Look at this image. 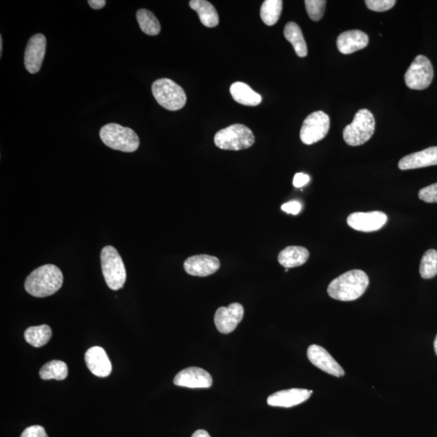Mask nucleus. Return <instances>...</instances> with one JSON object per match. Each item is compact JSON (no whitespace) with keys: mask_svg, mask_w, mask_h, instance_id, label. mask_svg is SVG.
Wrapping results in <instances>:
<instances>
[{"mask_svg":"<svg viewBox=\"0 0 437 437\" xmlns=\"http://www.w3.org/2000/svg\"><path fill=\"white\" fill-rule=\"evenodd\" d=\"M63 282V273L53 264H47L36 268L27 277L25 289L35 298H47L61 289Z\"/></svg>","mask_w":437,"mask_h":437,"instance_id":"obj_1","label":"nucleus"},{"mask_svg":"<svg viewBox=\"0 0 437 437\" xmlns=\"http://www.w3.org/2000/svg\"><path fill=\"white\" fill-rule=\"evenodd\" d=\"M370 279L361 270H352L344 273L331 282L327 293L331 298L341 302H352L361 298L366 291Z\"/></svg>","mask_w":437,"mask_h":437,"instance_id":"obj_2","label":"nucleus"},{"mask_svg":"<svg viewBox=\"0 0 437 437\" xmlns=\"http://www.w3.org/2000/svg\"><path fill=\"white\" fill-rule=\"evenodd\" d=\"M100 137L107 147L124 153L135 152L140 144L133 130L117 124L104 126L100 131Z\"/></svg>","mask_w":437,"mask_h":437,"instance_id":"obj_3","label":"nucleus"},{"mask_svg":"<svg viewBox=\"0 0 437 437\" xmlns=\"http://www.w3.org/2000/svg\"><path fill=\"white\" fill-rule=\"evenodd\" d=\"M101 263L104 279L109 288L115 291L121 289L126 280V271L117 250L111 245L104 247Z\"/></svg>","mask_w":437,"mask_h":437,"instance_id":"obj_4","label":"nucleus"},{"mask_svg":"<svg viewBox=\"0 0 437 437\" xmlns=\"http://www.w3.org/2000/svg\"><path fill=\"white\" fill-rule=\"evenodd\" d=\"M374 116L367 109H359L352 124L345 127L344 139L350 146L362 145L370 140L375 131Z\"/></svg>","mask_w":437,"mask_h":437,"instance_id":"obj_5","label":"nucleus"},{"mask_svg":"<svg viewBox=\"0 0 437 437\" xmlns=\"http://www.w3.org/2000/svg\"><path fill=\"white\" fill-rule=\"evenodd\" d=\"M214 142L218 148L240 151L251 147L255 138L248 126L234 124L218 131L214 138Z\"/></svg>","mask_w":437,"mask_h":437,"instance_id":"obj_6","label":"nucleus"},{"mask_svg":"<svg viewBox=\"0 0 437 437\" xmlns=\"http://www.w3.org/2000/svg\"><path fill=\"white\" fill-rule=\"evenodd\" d=\"M153 94L160 106L170 111H177L186 104V95L180 85L170 79H160L152 86Z\"/></svg>","mask_w":437,"mask_h":437,"instance_id":"obj_7","label":"nucleus"},{"mask_svg":"<svg viewBox=\"0 0 437 437\" xmlns=\"http://www.w3.org/2000/svg\"><path fill=\"white\" fill-rule=\"evenodd\" d=\"M434 76V67L429 59L418 56L405 74V83L414 90H423L429 87Z\"/></svg>","mask_w":437,"mask_h":437,"instance_id":"obj_8","label":"nucleus"},{"mask_svg":"<svg viewBox=\"0 0 437 437\" xmlns=\"http://www.w3.org/2000/svg\"><path fill=\"white\" fill-rule=\"evenodd\" d=\"M330 117L322 111L313 112L304 120L300 137L302 143L312 145L324 139L330 130Z\"/></svg>","mask_w":437,"mask_h":437,"instance_id":"obj_9","label":"nucleus"},{"mask_svg":"<svg viewBox=\"0 0 437 437\" xmlns=\"http://www.w3.org/2000/svg\"><path fill=\"white\" fill-rule=\"evenodd\" d=\"M244 313V308L239 303H233L227 307L218 308L214 317L216 329L222 334L231 333L243 320Z\"/></svg>","mask_w":437,"mask_h":437,"instance_id":"obj_10","label":"nucleus"},{"mask_svg":"<svg viewBox=\"0 0 437 437\" xmlns=\"http://www.w3.org/2000/svg\"><path fill=\"white\" fill-rule=\"evenodd\" d=\"M175 385L190 389H208L212 385V375L203 368H186L175 377Z\"/></svg>","mask_w":437,"mask_h":437,"instance_id":"obj_11","label":"nucleus"},{"mask_svg":"<svg viewBox=\"0 0 437 437\" xmlns=\"http://www.w3.org/2000/svg\"><path fill=\"white\" fill-rule=\"evenodd\" d=\"M387 221L388 217L384 212H356L348 217V225L355 230L370 233L381 229Z\"/></svg>","mask_w":437,"mask_h":437,"instance_id":"obj_12","label":"nucleus"},{"mask_svg":"<svg viewBox=\"0 0 437 437\" xmlns=\"http://www.w3.org/2000/svg\"><path fill=\"white\" fill-rule=\"evenodd\" d=\"M307 357L314 366L320 368L328 374L335 377H344L345 374L343 368L332 357L327 350L316 344L309 346L307 350Z\"/></svg>","mask_w":437,"mask_h":437,"instance_id":"obj_13","label":"nucleus"},{"mask_svg":"<svg viewBox=\"0 0 437 437\" xmlns=\"http://www.w3.org/2000/svg\"><path fill=\"white\" fill-rule=\"evenodd\" d=\"M47 49V38L43 34H36L30 39L25 52V66L31 74L38 72L42 67Z\"/></svg>","mask_w":437,"mask_h":437,"instance_id":"obj_14","label":"nucleus"},{"mask_svg":"<svg viewBox=\"0 0 437 437\" xmlns=\"http://www.w3.org/2000/svg\"><path fill=\"white\" fill-rule=\"evenodd\" d=\"M221 262L215 256L211 255H194L186 259L184 269L188 274L193 276L206 277L220 269Z\"/></svg>","mask_w":437,"mask_h":437,"instance_id":"obj_15","label":"nucleus"},{"mask_svg":"<svg viewBox=\"0 0 437 437\" xmlns=\"http://www.w3.org/2000/svg\"><path fill=\"white\" fill-rule=\"evenodd\" d=\"M313 390L290 389L278 391L267 398V404L271 407L289 408L306 402L311 398Z\"/></svg>","mask_w":437,"mask_h":437,"instance_id":"obj_16","label":"nucleus"},{"mask_svg":"<svg viewBox=\"0 0 437 437\" xmlns=\"http://www.w3.org/2000/svg\"><path fill=\"white\" fill-rule=\"evenodd\" d=\"M85 362L89 370L95 376L107 377L112 372V364L106 350L101 347H93L85 353Z\"/></svg>","mask_w":437,"mask_h":437,"instance_id":"obj_17","label":"nucleus"},{"mask_svg":"<svg viewBox=\"0 0 437 437\" xmlns=\"http://www.w3.org/2000/svg\"><path fill=\"white\" fill-rule=\"evenodd\" d=\"M437 165V147H430L421 152L410 154L401 159L399 168L401 170H416V168Z\"/></svg>","mask_w":437,"mask_h":437,"instance_id":"obj_18","label":"nucleus"},{"mask_svg":"<svg viewBox=\"0 0 437 437\" xmlns=\"http://www.w3.org/2000/svg\"><path fill=\"white\" fill-rule=\"evenodd\" d=\"M368 36L361 30L344 32L337 39V47L340 53L350 54L366 48L368 45Z\"/></svg>","mask_w":437,"mask_h":437,"instance_id":"obj_19","label":"nucleus"},{"mask_svg":"<svg viewBox=\"0 0 437 437\" xmlns=\"http://www.w3.org/2000/svg\"><path fill=\"white\" fill-rule=\"evenodd\" d=\"M230 93L235 102L247 107H257L262 102L260 94L254 92L247 84L236 82L231 85Z\"/></svg>","mask_w":437,"mask_h":437,"instance_id":"obj_20","label":"nucleus"},{"mask_svg":"<svg viewBox=\"0 0 437 437\" xmlns=\"http://www.w3.org/2000/svg\"><path fill=\"white\" fill-rule=\"evenodd\" d=\"M309 252L302 247H289L280 253L278 256L281 266L285 268H293L304 265L308 261Z\"/></svg>","mask_w":437,"mask_h":437,"instance_id":"obj_21","label":"nucleus"},{"mask_svg":"<svg viewBox=\"0 0 437 437\" xmlns=\"http://www.w3.org/2000/svg\"><path fill=\"white\" fill-rule=\"evenodd\" d=\"M190 7L198 13L200 21L208 28L218 25V15L215 7L207 0H191Z\"/></svg>","mask_w":437,"mask_h":437,"instance_id":"obj_22","label":"nucleus"},{"mask_svg":"<svg viewBox=\"0 0 437 437\" xmlns=\"http://www.w3.org/2000/svg\"><path fill=\"white\" fill-rule=\"evenodd\" d=\"M284 34L285 38L293 45L295 52L299 57H306L308 48L306 40L304 38L302 30L295 22H289L284 27Z\"/></svg>","mask_w":437,"mask_h":437,"instance_id":"obj_23","label":"nucleus"},{"mask_svg":"<svg viewBox=\"0 0 437 437\" xmlns=\"http://www.w3.org/2000/svg\"><path fill=\"white\" fill-rule=\"evenodd\" d=\"M52 336V328L47 325L31 326L25 332L26 342L34 348H41L47 344Z\"/></svg>","mask_w":437,"mask_h":437,"instance_id":"obj_24","label":"nucleus"},{"mask_svg":"<svg viewBox=\"0 0 437 437\" xmlns=\"http://www.w3.org/2000/svg\"><path fill=\"white\" fill-rule=\"evenodd\" d=\"M136 18L141 30L149 36H157L161 33V24L156 16L147 9H139L136 13Z\"/></svg>","mask_w":437,"mask_h":437,"instance_id":"obj_25","label":"nucleus"},{"mask_svg":"<svg viewBox=\"0 0 437 437\" xmlns=\"http://www.w3.org/2000/svg\"><path fill=\"white\" fill-rule=\"evenodd\" d=\"M41 379L45 381L56 379L63 381L67 379L68 368L61 361H52L45 364L39 372Z\"/></svg>","mask_w":437,"mask_h":437,"instance_id":"obj_26","label":"nucleus"},{"mask_svg":"<svg viewBox=\"0 0 437 437\" xmlns=\"http://www.w3.org/2000/svg\"><path fill=\"white\" fill-rule=\"evenodd\" d=\"M282 9H283V1L281 0H266L261 7L262 21L268 26L276 25L280 19Z\"/></svg>","mask_w":437,"mask_h":437,"instance_id":"obj_27","label":"nucleus"},{"mask_svg":"<svg viewBox=\"0 0 437 437\" xmlns=\"http://www.w3.org/2000/svg\"><path fill=\"white\" fill-rule=\"evenodd\" d=\"M420 274L423 279H432L437 275V251L427 250L421 259Z\"/></svg>","mask_w":437,"mask_h":437,"instance_id":"obj_28","label":"nucleus"},{"mask_svg":"<svg viewBox=\"0 0 437 437\" xmlns=\"http://www.w3.org/2000/svg\"><path fill=\"white\" fill-rule=\"evenodd\" d=\"M304 3L309 18L313 21H320L324 15L326 0H306Z\"/></svg>","mask_w":437,"mask_h":437,"instance_id":"obj_29","label":"nucleus"},{"mask_svg":"<svg viewBox=\"0 0 437 437\" xmlns=\"http://www.w3.org/2000/svg\"><path fill=\"white\" fill-rule=\"evenodd\" d=\"M366 3L370 10L381 12L392 8L396 1L395 0H366Z\"/></svg>","mask_w":437,"mask_h":437,"instance_id":"obj_30","label":"nucleus"},{"mask_svg":"<svg viewBox=\"0 0 437 437\" xmlns=\"http://www.w3.org/2000/svg\"><path fill=\"white\" fill-rule=\"evenodd\" d=\"M418 197L426 203H437V183L421 189L418 192Z\"/></svg>","mask_w":437,"mask_h":437,"instance_id":"obj_31","label":"nucleus"},{"mask_svg":"<svg viewBox=\"0 0 437 437\" xmlns=\"http://www.w3.org/2000/svg\"><path fill=\"white\" fill-rule=\"evenodd\" d=\"M21 437H48V436L43 427L34 425L27 427V429L22 432Z\"/></svg>","mask_w":437,"mask_h":437,"instance_id":"obj_32","label":"nucleus"},{"mask_svg":"<svg viewBox=\"0 0 437 437\" xmlns=\"http://www.w3.org/2000/svg\"><path fill=\"white\" fill-rule=\"evenodd\" d=\"M282 210L291 215H298L302 211V203L298 201H291L282 205Z\"/></svg>","mask_w":437,"mask_h":437,"instance_id":"obj_33","label":"nucleus"},{"mask_svg":"<svg viewBox=\"0 0 437 437\" xmlns=\"http://www.w3.org/2000/svg\"><path fill=\"white\" fill-rule=\"evenodd\" d=\"M309 181H311V177L308 175L298 172L294 176L293 185L295 188H300L306 186Z\"/></svg>","mask_w":437,"mask_h":437,"instance_id":"obj_34","label":"nucleus"},{"mask_svg":"<svg viewBox=\"0 0 437 437\" xmlns=\"http://www.w3.org/2000/svg\"><path fill=\"white\" fill-rule=\"evenodd\" d=\"M88 3L90 7L95 9V10L103 8L107 4L104 0H89Z\"/></svg>","mask_w":437,"mask_h":437,"instance_id":"obj_35","label":"nucleus"},{"mask_svg":"<svg viewBox=\"0 0 437 437\" xmlns=\"http://www.w3.org/2000/svg\"><path fill=\"white\" fill-rule=\"evenodd\" d=\"M191 437H212L206 430L199 429L195 431Z\"/></svg>","mask_w":437,"mask_h":437,"instance_id":"obj_36","label":"nucleus"},{"mask_svg":"<svg viewBox=\"0 0 437 437\" xmlns=\"http://www.w3.org/2000/svg\"><path fill=\"white\" fill-rule=\"evenodd\" d=\"M0 52H1V56L3 53V38L2 36H0Z\"/></svg>","mask_w":437,"mask_h":437,"instance_id":"obj_37","label":"nucleus"},{"mask_svg":"<svg viewBox=\"0 0 437 437\" xmlns=\"http://www.w3.org/2000/svg\"><path fill=\"white\" fill-rule=\"evenodd\" d=\"M434 349H435V352L437 355V335L436 336V339L434 341Z\"/></svg>","mask_w":437,"mask_h":437,"instance_id":"obj_38","label":"nucleus"}]
</instances>
